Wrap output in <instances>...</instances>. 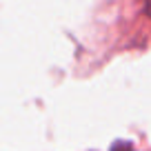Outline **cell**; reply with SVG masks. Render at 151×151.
I'll use <instances>...</instances> for the list:
<instances>
[{
  "instance_id": "cell-1",
  "label": "cell",
  "mask_w": 151,
  "mask_h": 151,
  "mask_svg": "<svg viewBox=\"0 0 151 151\" xmlns=\"http://www.w3.org/2000/svg\"><path fill=\"white\" fill-rule=\"evenodd\" d=\"M147 11H149V16H151V0H147Z\"/></svg>"
}]
</instances>
